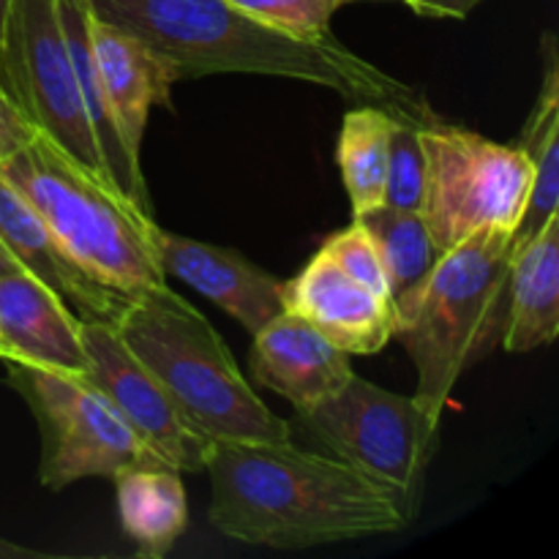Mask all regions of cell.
<instances>
[{
    "instance_id": "cell-1",
    "label": "cell",
    "mask_w": 559,
    "mask_h": 559,
    "mask_svg": "<svg viewBox=\"0 0 559 559\" xmlns=\"http://www.w3.org/2000/svg\"><path fill=\"white\" fill-rule=\"evenodd\" d=\"M207 519L227 538L311 549L402 530L404 516L369 478L293 442H213Z\"/></svg>"
},
{
    "instance_id": "cell-2",
    "label": "cell",
    "mask_w": 559,
    "mask_h": 559,
    "mask_svg": "<svg viewBox=\"0 0 559 559\" xmlns=\"http://www.w3.org/2000/svg\"><path fill=\"white\" fill-rule=\"evenodd\" d=\"M93 14L169 58L180 82L205 74H271L331 87L353 102L420 118L426 104L342 41H300L246 16L227 0H87Z\"/></svg>"
},
{
    "instance_id": "cell-3",
    "label": "cell",
    "mask_w": 559,
    "mask_h": 559,
    "mask_svg": "<svg viewBox=\"0 0 559 559\" xmlns=\"http://www.w3.org/2000/svg\"><path fill=\"white\" fill-rule=\"evenodd\" d=\"M115 328L202 437L213 442L293 440V426L257 396L216 328L167 284L129 298Z\"/></svg>"
},
{
    "instance_id": "cell-4",
    "label": "cell",
    "mask_w": 559,
    "mask_h": 559,
    "mask_svg": "<svg viewBox=\"0 0 559 559\" xmlns=\"http://www.w3.org/2000/svg\"><path fill=\"white\" fill-rule=\"evenodd\" d=\"M513 233L480 227L448 249L413 300L396 311V336L418 369L415 402L440 424L464 371L502 344Z\"/></svg>"
},
{
    "instance_id": "cell-5",
    "label": "cell",
    "mask_w": 559,
    "mask_h": 559,
    "mask_svg": "<svg viewBox=\"0 0 559 559\" xmlns=\"http://www.w3.org/2000/svg\"><path fill=\"white\" fill-rule=\"evenodd\" d=\"M0 173L93 278L126 298L167 284L147 235L153 216L87 178L47 140L36 136Z\"/></svg>"
},
{
    "instance_id": "cell-6",
    "label": "cell",
    "mask_w": 559,
    "mask_h": 559,
    "mask_svg": "<svg viewBox=\"0 0 559 559\" xmlns=\"http://www.w3.org/2000/svg\"><path fill=\"white\" fill-rule=\"evenodd\" d=\"M298 426L385 491L404 522L418 516L426 475L440 448V424L413 396L353 374L336 396L300 413Z\"/></svg>"
},
{
    "instance_id": "cell-7",
    "label": "cell",
    "mask_w": 559,
    "mask_h": 559,
    "mask_svg": "<svg viewBox=\"0 0 559 559\" xmlns=\"http://www.w3.org/2000/svg\"><path fill=\"white\" fill-rule=\"evenodd\" d=\"M418 131L426 156L420 216L437 249L445 254L480 227L516 233L533 183L522 147L486 140L431 109L420 115Z\"/></svg>"
},
{
    "instance_id": "cell-8",
    "label": "cell",
    "mask_w": 559,
    "mask_h": 559,
    "mask_svg": "<svg viewBox=\"0 0 559 559\" xmlns=\"http://www.w3.org/2000/svg\"><path fill=\"white\" fill-rule=\"evenodd\" d=\"M0 93L36 136L115 191L82 107L55 0H11L0 38Z\"/></svg>"
},
{
    "instance_id": "cell-9",
    "label": "cell",
    "mask_w": 559,
    "mask_h": 559,
    "mask_svg": "<svg viewBox=\"0 0 559 559\" xmlns=\"http://www.w3.org/2000/svg\"><path fill=\"white\" fill-rule=\"evenodd\" d=\"M3 364L11 388L25 399L41 435L38 480L49 491H63L85 478H115L136 464L162 462L82 374L22 360Z\"/></svg>"
},
{
    "instance_id": "cell-10",
    "label": "cell",
    "mask_w": 559,
    "mask_h": 559,
    "mask_svg": "<svg viewBox=\"0 0 559 559\" xmlns=\"http://www.w3.org/2000/svg\"><path fill=\"white\" fill-rule=\"evenodd\" d=\"M85 349V380L118 409L142 445L180 473H205L213 440L202 437L180 415L162 382L126 347L115 322L80 320Z\"/></svg>"
},
{
    "instance_id": "cell-11",
    "label": "cell",
    "mask_w": 559,
    "mask_h": 559,
    "mask_svg": "<svg viewBox=\"0 0 559 559\" xmlns=\"http://www.w3.org/2000/svg\"><path fill=\"white\" fill-rule=\"evenodd\" d=\"M284 311L298 314L347 355H374L396 336V309L342 271L325 251L282 284Z\"/></svg>"
},
{
    "instance_id": "cell-12",
    "label": "cell",
    "mask_w": 559,
    "mask_h": 559,
    "mask_svg": "<svg viewBox=\"0 0 559 559\" xmlns=\"http://www.w3.org/2000/svg\"><path fill=\"white\" fill-rule=\"evenodd\" d=\"M147 235L164 276H178L191 289L205 295L251 336L284 311L282 284L246 260L240 251L167 233L156 222L147 227Z\"/></svg>"
},
{
    "instance_id": "cell-13",
    "label": "cell",
    "mask_w": 559,
    "mask_h": 559,
    "mask_svg": "<svg viewBox=\"0 0 559 559\" xmlns=\"http://www.w3.org/2000/svg\"><path fill=\"white\" fill-rule=\"evenodd\" d=\"M91 27L93 66L107 98L120 142L131 158L140 162L142 136L153 107H169L173 87L180 82L178 69L158 49L134 33L93 14ZM142 164V162H140Z\"/></svg>"
},
{
    "instance_id": "cell-14",
    "label": "cell",
    "mask_w": 559,
    "mask_h": 559,
    "mask_svg": "<svg viewBox=\"0 0 559 559\" xmlns=\"http://www.w3.org/2000/svg\"><path fill=\"white\" fill-rule=\"evenodd\" d=\"M0 240L20 262L22 271L52 289L66 306H74L80 320L115 322L129 304L126 295L93 278L63 249L36 207L3 178V173H0Z\"/></svg>"
},
{
    "instance_id": "cell-15",
    "label": "cell",
    "mask_w": 559,
    "mask_h": 559,
    "mask_svg": "<svg viewBox=\"0 0 559 559\" xmlns=\"http://www.w3.org/2000/svg\"><path fill=\"white\" fill-rule=\"evenodd\" d=\"M251 371L257 385L287 399L298 415L336 396L355 374L344 349L289 311L254 333Z\"/></svg>"
},
{
    "instance_id": "cell-16",
    "label": "cell",
    "mask_w": 559,
    "mask_h": 559,
    "mask_svg": "<svg viewBox=\"0 0 559 559\" xmlns=\"http://www.w3.org/2000/svg\"><path fill=\"white\" fill-rule=\"evenodd\" d=\"M0 338L22 364L85 374L80 317L25 271L0 278Z\"/></svg>"
},
{
    "instance_id": "cell-17",
    "label": "cell",
    "mask_w": 559,
    "mask_h": 559,
    "mask_svg": "<svg viewBox=\"0 0 559 559\" xmlns=\"http://www.w3.org/2000/svg\"><path fill=\"white\" fill-rule=\"evenodd\" d=\"M559 336V213L533 238L511 246L508 317L502 344L508 353H533Z\"/></svg>"
},
{
    "instance_id": "cell-18",
    "label": "cell",
    "mask_w": 559,
    "mask_h": 559,
    "mask_svg": "<svg viewBox=\"0 0 559 559\" xmlns=\"http://www.w3.org/2000/svg\"><path fill=\"white\" fill-rule=\"evenodd\" d=\"M58 3V20L63 27L66 49H69L71 69H74L76 87H80L82 107H85L87 120H91L93 136L102 151L104 167H107L109 180H112L115 191L131 205L140 207L142 213L151 216V197H147L145 175H142V164L129 156V151L120 142L115 120L109 115L107 98H104L102 82H98L96 66H93V49H91V5L87 0H55Z\"/></svg>"
},
{
    "instance_id": "cell-19",
    "label": "cell",
    "mask_w": 559,
    "mask_h": 559,
    "mask_svg": "<svg viewBox=\"0 0 559 559\" xmlns=\"http://www.w3.org/2000/svg\"><path fill=\"white\" fill-rule=\"evenodd\" d=\"M118 519L136 555L167 557L189 527V506L180 469L164 462L136 464L115 475Z\"/></svg>"
},
{
    "instance_id": "cell-20",
    "label": "cell",
    "mask_w": 559,
    "mask_h": 559,
    "mask_svg": "<svg viewBox=\"0 0 559 559\" xmlns=\"http://www.w3.org/2000/svg\"><path fill=\"white\" fill-rule=\"evenodd\" d=\"M544 58V85H540L538 102H535L533 115L524 123L516 145L533 164V183H530L524 216L513 233V243L533 238L555 213H559V71L551 33L546 36Z\"/></svg>"
},
{
    "instance_id": "cell-21",
    "label": "cell",
    "mask_w": 559,
    "mask_h": 559,
    "mask_svg": "<svg viewBox=\"0 0 559 559\" xmlns=\"http://www.w3.org/2000/svg\"><path fill=\"white\" fill-rule=\"evenodd\" d=\"M393 120H396V112L380 107V104H360L344 115L336 162L342 167L349 202H353V216H364V213L385 205Z\"/></svg>"
},
{
    "instance_id": "cell-22",
    "label": "cell",
    "mask_w": 559,
    "mask_h": 559,
    "mask_svg": "<svg viewBox=\"0 0 559 559\" xmlns=\"http://www.w3.org/2000/svg\"><path fill=\"white\" fill-rule=\"evenodd\" d=\"M355 222L371 235L377 251H380L393 309H404L418 295V289L424 287L437 260L442 257L426 229L424 216L420 211H399V207L380 205L364 216H355Z\"/></svg>"
},
{
    "instance_id": "cell-23",
    "label": "cell",
    "mask_w": 559,
    "mask_h": 559,
    "mask_svg": "<svg viewBox=\"0 0 559 559\" xmlns=\"http://www.w3.org/2000/svg\"><path fill=\"white\" fill-rule=\"evenodd\" d=\"M246 16L300 41H336L331 20L349 0H227Z\"/></svg>"
},
{
    "instance_id": "cell-24",
    "label": "cell",
    "mask_w": 559,
    "mask_h": 559,
    "mask_svg": "<svg viewBox=\"0 0 559 559\" xmlns=\"http://www.w3.org/2000/svg\"><path fill=\"white\" fill-rule=\"evenodd\" d=\"M418 120L420 118H409V115H396V120H393L385 205L399 207V211H420V200H424L426 156Z\"/></svg>"
},
{
    "instance_id": "cell-25",
    "label": "cell",
    "mask_w": 559,
    "mask_h": 559,
    "mask_svg": "<svg viewBox=\"0 0 559 559\" xmlns=\"http://www.w3.org/2000/svg\"><path fill=\"white\" fill-rule=\"evenodd\" d=\"M322 251H325V254L331 257V260L347 273V276H353L355 282L369 287L371 293L391 300V289H388V276H385V267H382L380 251H377L371 235L366 233L358 222L349 224L347 229L333 233L331 238L322 243Z\"/></svg>"
},
{
    "instance_id": "cell-26",
    "label": "cell",
    "mask_w": 559,
    "mask_h": 559,
    "mask_svg": "<svg viewBox=\"0 0 559 559\" xmlns=\"http://www.w3.org/2000/svg\"><path fill=\"white\" fill-rule=\"evenodd\" d=\"M33 140H36V131L22 120V115L0 93V164L20 153L25 145H31Z\"/></svg>"
},
{
    "instance_id": "cell-27",
    "label": "cell",
    "mask_w": 559,
    "mask_h": 559,
    "mask_svg": "<svg viewBox=\"0 0 559 559\" xmlns=\"http://www.w3.org/2000/svg\"><path fill=\"white\" fill-rule=\"evenodd\" d=\"M404 5L420 16H437V20H464L473 14L480 0H402Z\"/></svg>"
},
{
    "instance_id": "cell-28",
    "label": "cell",
    "mask_w": 559,
    "mask_h": 559,
    "mask_svg": "<svg viewBox=\"0 0 559 559\" xmlns=\"http://www.w3.org/2000/svg\"><path fill=\"white\" fill-rule=\"evenodd\" d=\"M20 271H22L20 262H16L14 257H11V251L5 249V243H3V240H0V278L9 276V273H20Z\"/></svg>"
},
{
    "instance_id": "cell-29",
    "label": "cell",
    "mask_w": 559,
    "mask_h": 559,
    "mask_svg": "<svg viewBox=\"0 0 559 559\" xmlns=\"http://www.w3.org/2000/svg\"><path fill=\"white\" fill-rule=\"evenodd\" d=\"M9 5H11V0H0V38H3V27H5V16H9Z\"/></svg>"
},
{
    "instance_id": "cell-30",
    "label": "cell",
    "mask_w": 559,
    "mask_h": 559,
    "mask_svg": "<svg viewBox=\"0 0 559 559\" xmlns=\"http://www.w3.org/2000/svg\"><path fill=\"white\" fill-rule=\"evenodd\" d=\"M0 360H14L11 358V349L3 344V338H0Z\"/></svg>"
}]
</instances>
